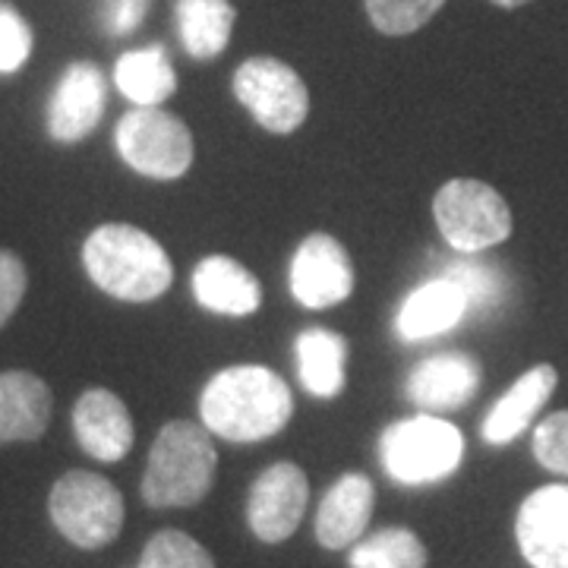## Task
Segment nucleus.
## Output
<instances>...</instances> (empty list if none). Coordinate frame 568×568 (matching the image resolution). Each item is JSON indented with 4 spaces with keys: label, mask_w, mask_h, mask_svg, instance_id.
<instances>
[{
    "label": "nucleus",
    "mask_w": 568,
    "mask_h": 568,
    "mask_svg": "<svg viewBox=\"0 0 568 568\" xmlns=\"http://www.w3.org/2000/svg\"><path fill=\"white\" fill-rule=\"evenodd\" d=\"M291 407L284 379L265 366L222 369L200 398L203 426L227 443H263L282 433Z\"/></svg>",
    "instance_id": "nucleus-1"
},
{
    "label": "nucleus",
    "mask_w": 568,
    "mask_h": 568,
    "mask_svg": "<svg viewBox=\"0 0 568 568\" xmlns=\"http://www.w3.org/2000/svg\"><path fill=\"white\" fill-rule=\"evenodd\" d=\"M82 265L104 294L145 304L171 287L174 268L155 237L133 224H102L82 246Z\"/></svg>",
    "instance_id": "nucleus-2"
},
{
    "label": "nucleus",
    "mask_w": 568,
    "mask_h": 568,
    "mask_svg": "<svg viewBox=\"0 0 568 568\" xmlns=\"http://www.w3.org/2000/svg\"><path fill=\"white\" fill-rule=\"evenodd\" d=\"M219 455L212 433L174 420L159 433L142 474V499L152 508H186L203 503L215 480Z\"/></svg>",
    "instance_id": "nucleus-3"
},
{
    "label": "nucleus",
    "mask_w": 568,
    "mask_h": 568,
    "mask_svg": "<svg viewBox=\"0 0 568 568\" xmlns=\"http://www.w3.org/2000/svg\"><path fill=\"white\" fill-rule=\"evenodd\" d=\"M462 455L465 439L458 426L426 414L392 424L379 439V458L386 474L407 487L446 480L462 465Z\"/></svg>",
    "instance_id": "nucleus-4"
},
{
    "label": "nucleus",
    "mask_w": 568,
    "mask_h": 568,
    "mask_svg": "<svg viewBox=\"0 0 568 568\" xmlns=\"http://www.w3.org/2000/svg\"><path fill=\"white\" fill-rule=\"evenodd\" d=\"M54 528L80 549L108 547L123 528V499L111 480L92 470H70L51 489Z\"/></svg>",
    "instance_id": "nucleus-5"
},
{
    "label": "nucleus",
    "mask_w": 568,
    "mask_h": 568,
    "mask_svg": "<svg viewBox=\"0 0 568 568\" xmlns=\"http://www.w3.org/2000/svg\"><path fill=\"white\" fill-rule=\"evenodd\" d=\"M433 215L448 246L465 256H477L511 234L508 203L480 181H448L433 200Z\"/></svg>",
    "instance_id": "nucleus-6"
},
{
    "label": "nucleus",
    "mask_w": 568,
    "mask_h": 568,
    "mask_svg": "<svg viewBox=\"0 0 568 568\" xmlns=\"http://www.w3.org/2000/svg\"><path fill=\"white\" fill-rule=\"evenodd\" d=\"M114 142L123 162L155 181H174L193 164V136L186 123L162 108H133L123 114Z\"/></svg>",
    "instance_id": "nucleus-7"
},
{
    "label": "nucleus",
    "mask_w": 568,
    "mask_h": 568,
    "mask_svg": "<svg viewBox=\"0 0 568 568\" xmlns=\"http://www.w3.org/2000/svg\"><path fill=\"white\" fill-rule=\"evenodd\" d=\"M234 95L268 133H294L306 121L304 80L278 58H250L234 73Z\"/></svg>",
    "instance_id": "nucleus-8"
},
{
    "label": "nucleus",
    "mask_w": 568,
    "mask_h": 568,
    "mask_svg": "<svg viewBox=\"0 0 568 568\" xmlns=\"http://www.w3.org/2000/svg\"><path fill=\"white\" fill-rule=\"evenodd\" d=\"M310 484L306 474L291 462L265 467L246 499V521L263 544L287 540L306 511Z\"/></svg>",
    "instance_id": "nucleus-9"
},
{
    "label": "nucleus",
    "mask_w": 568,
    "mask_h": 568,
    "mask_svg": "<svg viewBox=\"0 0 568 568\" xmlns=\"http://www.w3.org/2000/svg\"><path fill=\"white\" fill-rule=\"evenodd\" d=\"M515 537L534 568H568V487L549 484L518 508Z\"/></svg>",
    "instance_id": "nucleus-10"
},
{
    "label": "nucleus",
    "mask_w": 568,
    "mask_h": 568,
    "mask_svg": "<svg viewBox=\"0 0 568 568\" xmlns=\"http://www.w3.org/2000/svg\"><path fill=\"white\" fill-rule=\"evenodd\" d=\"M291 291L310 310L342 304L354 291V268L345 246L328 234H310L291 263Z\"/></svg>",
    "instance_id": "nucleus-11"
},
{
    "label": "nucleus",
    "mask_w": 568,
    "mask_h": 568,
    "mask_svg": "<svg viewBox=\"0 0 568 568\" xmlns=\"http://www.w3.org/2000/svg\"><path fill=\"white\" fill-rule=\"evenodd\" d=\"M104 114V77L95 63H70L48 104V133L58 142L85 140Z\"/></svg>",
    "instance_id": "nucleus-12"
},
{
    "label": "nucleus",
    "mask_w": 568,
    "mask_h": 568,
    "mask_svg": "<svg viewBox=\"0 0 568 568\" xmlns=\"http://www.w3.org/2000/svg\"><path fill=\"white\" fill-rule=\"evenodd\" d=\"M480 386V366L467 354H436L410 369L407 398L424 414H446L467 405Z\"/></svg>",
    "instance_id": "nucleus-13"
},
{
    "label": "nucleus",
    "mask_w": 568,
    "mask_h": 568,
    "mask_svg": "<svg viewBox=\"0 0 568 568\" xmlns=\"http://www.w3.org/2000/svg\"><path fill=\"white\" fill-rule=\"evenodd\" d=\"M73 433L95 462H121L133 448V420L121 398L108 388H89L73 407Z\"/></svg>",
    "instance_id": "nucleus-14"
},
{
    "label": "nucleus",
    "mask_w": 568,
    "mask_h": 568,
    "mask_svg": "<svg viewBox=\"0 0 568 568\" xmlns=\"http://www.w3.org/2000/svg\"><path fill=\"white\" fill-rule=\"evenodd\" d=\"M467 316V297L458 284L439 275L433 282L420 284L407 294L398 310L395 328L405 342H426L436 335H446Z\"/></svg>",
    "instance_id": "nucleus-15"
},
{
    "label": "nucleus",
    "mask_w": 568,
    "mask_h": 568,
    "mask_svg": "<svg viewBox=\"0 0 568 568\" xmlns=\"http://www.w3.org/2000/svg\"><path fill=\"white\" fill-rule=\"evenodd\" d=\"M373 484L364 474H345L325 493L316 515V537L325 549H345L361 540L373 515Z\"/></svg>",
    "instance_id": "nucleus-16"
},
{
    "label": "nucleus",
    "mask_w": 568,
    "mask_h": 568,
    "mask_svg": "<svg viewBox=\"0 0 568 568\" xmlns=\"http://www.w3.org/2000/svg\"><path fill=\"white\" fill-rule=\"evenodd\" d=\"M556 383H559V376H556V369L549 364H537L534 369H528L487 414L484 429H480L484 443L506 446L511 439H518L534 424L540 407L547 405L549 395L556 392Z\"/></svg>",
    "instance_id": "nucleus-17"
},
{
    "label": "nucleus",
    "mask_w": 568,
    "mask_h": 568,
    "mask_svg": "<svg viewBox=\"0 0 568 568\" xmlns=\"http://www.w3.org/2000/svg\"><path fill=\"white\" fill-rule=\"evenodd\" d=\"M193 297L209 313L250 316L263 304L256 275L231 256H209L193 272Z\"/></svg>",
    "instance_id": "nucleus-18"
},
{
    "label": "nucleus",
    "mask_w": 568,
    "mask_h": 568,
    "mask_svg": "<svg viewBox=\"0 0 568 568\" xmlns=\"http://www.w3.org/2000/svg\"><path fill=\"white\" fill-rule=\"evenodd\" d=\"M51 388L36 373H0V443H32L51 420Z\"/></svg>",
    "instance_id": "nucleus-19"
},
{
    "label": "nucleus",
    "mask_w": 568,
    "mask_h": 568,
    "mask_svg": "<svg viewBox=\"0 0 568 568\" xmlns=\"http://www.w3.org/2000/svg\"><path fill=\"white\" fill-rule=\"evenodd\" d=\"M178 36L193 61H215L227 48L237 10L231 0H178Z\"/></svg>",
    "instance_id": "nucleus-20"
},
{
    "label": "nucleus",
    "mask_w": 568,
    "mask_h": 568,
    "mask_svg": "<svg viewBox=\"0 0 568 568\" xmlns=\"http://www.w3.org/2000/svg\"><path fill=\"white\" fill-rule=\"evenodd\" d=\"M114 82L123 99H130L136 108H159L174 95L178 73L162 44H149V48H136L118 58Z\"/></svg>",
    "instance_id": "nucleus-21"
},
{
    "label": "nucleus",
    "mask_w": 568,
    "mask_h": 568,
    "mask_svg": "<svg viewBox=\"0 0 568 568\" xmlns=\"http://www.w3.org/2000/svg\"><path fill=\"white\" fill-rule=\"evenodd\" d=\"M347 345L328 328H306L297 338V369L301 383L316 398H335L345 388Z\"/></svg>",
    "instance_id": "nucleus-22"
},
{
    "label": "nucleus",
    "mask_w": 568,
    "mask_h": 568,
    "mask_svg": "<svg viewBox=\"0 0 568 568\" xmlns=\"http://www.w3.org/2000/svg\"><path fill=\"white\" fill-rule=\"evenodd\" d=\"M351 568H426V549L417 534L386 528L351 549Z\"/></svg>",
    "instance_id": "nucleus-23"
},
{
    "label": "nucleus",
    "mask_w": 568,
    "mask_h": 568,
    "mask_svg": "<svg viewBox=\"0 0 568 568\" xmlns=\"http://www.w3.org/2000/svg\"><path fill=\"white\" fill-rule=\"evenodd\" d=\"M465 256V253H462ZM446 278L458 284L465 291L467 297V313L477 310V313H493L496 306L503 304L506 297V278L503 272L493 263H484V260H455V263L446 265L443 272Z\"/></svg>",
    "instance_id": "nucleus-24"
},
{
    "label": "nucleus",
    "mask_w": 568,
    "mask_h": 568,
    "mask_svg": "<svg viewBox=\"0 0 568 568\" xmlns=\"http://www.w3.org/2000/svg\"><path fill=\"white\" fill-rule=\"evenodd\" d=\"M140 568H215L209 549L183 530H159L142 549Z\"/></svg>",
    "instance_id": "nucleus-25"
},
{
    "label": "nucleus",
    "mask_w": 568,
    "mask_h": 568,
    "mask_svg": "<svg viewBox=\"0 0 568 568\" xmlns=\"http://www.w3.org/2000/svg\"><path fill=\"white\" fill-rule=\"evenodd\" d=\"M366 17L383 36H410L439 13L446 0H364Z\"/></svg>",
    "instance_id": "nucleus-26"
},
{
    "label": "nucleus",
    "mask_w": 568,
    "mask_h": 568,
    "mask_svg": "<svg viewBox=\"0 0 568 568\" xmlns=\"http://www.w3.org/2000/svg\"><path fill=\"white\" fill-rule=\"evenodd\" d=\"M534 458L552 474L568 477V410L549 414L547 420L534 429Z\"/></svg>",
    "instance_id": "nucleus-27"
},
{
    "label": "nucleus",
    "mask_w": 568,
    "mask_h": 568,
    "mask_svg": "<svg viewBox=\"0 0 568 568\" xmlns=\"http://www.w3.org/2000/svg\"><path fill=\"white\" fill-rule=\"evenodd\" d=\"M32 54V29L20 13L0 3V73H17Z\"/></svg>",
    "instance_id": "nucleus-28"
},
{
    "label": "nucleus",
    "mask_w": 568,
    "mask_h": 568,
    "mask_svg": "<svg viewBox=\"0 0 568 568\" xmlns=\"http://www.w3.org/2000/svg\"><path fill=\"white\" fill-rule=\"evenodd\" d=\"M26 294V265L20 256L0 250V328L17 313Z\"/></svg>",
    "instance_id": "nucleus-29"
},
{
    "label": "nucleus",
    "mask_w": 568,
    "mask_h": 568,
    "mask_svg": "<svg viewBox=\"0 0 568 568\" xmlns=\"http://www.w3.org/2000/svg\"><path fill=\"white\" fill-rule=\"evenodd\" d=\"M152 0H104L102 22L108 36H130L140 29V22L145 20Z\"/></svg>",
    "instance_id": "nucleus-30"
},
{
    "label": "nucleus",
    "mask_w": 568,
    "mask_h": 568,
    "mask_svg": "<svg viewBox=\"0 0 568 568\" xmlns=\"http://www.w3.org/2000/svg\"><path fill=\"white\" fill-rule=\"evenodd\" d=\"M496 7H503V10H515V7H521V3H530V0H493Z\"/></svg>",
    "instance_id": "nucleus-31"
}]
</instances>
